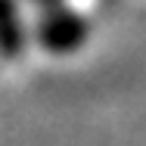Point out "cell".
Wrapping results in <instances>:
<instances>
[{"mask_svg": "<svg viewBox=\"0 0 146 146\" xmlns=\"http://www.w3.org/2000/svg\"><path fill=\"white\" fill-rule=\"evenodd\" d=\"M87 37H90V19L62 0L40 6V13L34 19V40L47 53L68 56V53L81 50L87 44Z\"/></svg>", "mask_w": 146, "mask_h": 146, "instance_id": "6da1fadb", "label": "cell"}, {"mask_svg": "<svg viewBox=\"0 0 146 146\" xmlns=\"http://www.w3.org/2000/svg\"><path fill=\"white\" fill-rule=\"evenodd\" d=\"M25 40H28V31L19 16L16 0H0V56H19L25 50Z\"/></svg>", "mask_w": 146, "mask_h": 146, "instance_id": "7a4b0ae2", "label": "cell"}, {"mask_svg": "<svg viewBox=\"0 0 146 146\" xmlns=\"http://www.w3.org/2000/svg\"><path fill=\"white\" fill-rule=\"evenodd\" d=\"M34 3H40V6H47V3H56V0H34Z\"/></svg>", "mask_w": 146, "mask_h": 146, "instance_id": "3957f363", "label": "cell"}]
</instances>
